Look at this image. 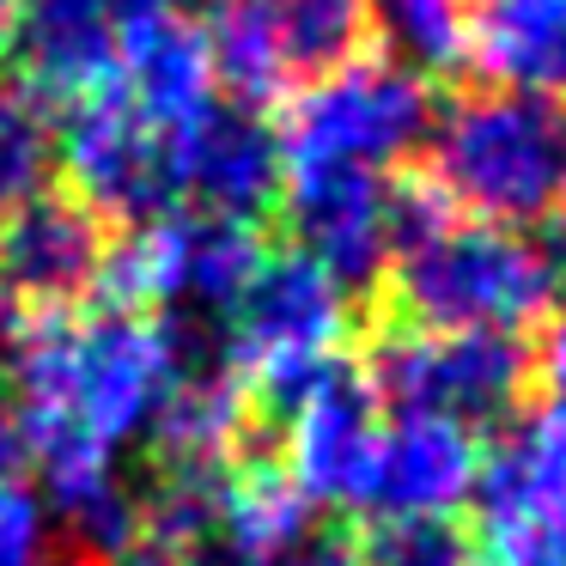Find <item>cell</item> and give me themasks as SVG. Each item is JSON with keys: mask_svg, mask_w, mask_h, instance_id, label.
Returning <instances> with one entry per match:
<instances>
[{"mask_svg": "<svg viewBox=\"0 0 566 566\" xmlns=\"http://www.w3.org/2000/svg\"><path fill=\"white\" fill-rule=\"evenodd\" d=\"M390 305L432 335H512L548 317L566 269L536 232L457 213L427 177L390 184Z\"/></svg>", "mask_w": 566, "mask_h": 566, "instance_id": "obj_1", "label": "cell"}, {"mask_svg": "<svg viewBox=\"0 0 566 566\" xmlns=\"http://www.w3.org/2000/svg\"><path fill=\"white\" fill-rule=\"evenodd\" d=\"M427 177L457 213L542 232L566 213V104L554 92L488 86L432 123Z\"/></svg>", "mask_w": 566, "mask_h": 566, "instance_id": "obj_2", "label": "cell"}, {"mask_svg": "<svg viewBox=\"0 0 566 566\" xmlns=\"http://www.w3.org/2000/svg\"><path fill=\"white\" fill-rule=\"evenodd\" d=\"M347 329H354L347 286L329 281L311 256L281 250L262 256L238 305L220 317V354L250 384L256 408H274L342 359Z\"/></svg>", "mask_w": 566, "mask_h": 566, "instance_id": "obj_3", "label": "cell"}, {"mask_svg": "<svg viewBox=\"0 0 566 566\" xmlns=\"http://www.w3.org/2000/svg\"><path fill=\"white\" fill-rule=\"evenodd\" d=\"M432 135V92L420 74L390 55H354L323 80L298 86L281 128L286 171L329 165V171H390Z\"/></svg>", "mask_w": 566, "mask_h": 566, "instance_id": "obj_4", "label": "cell"}, {"mask_svg": "<svg viewBox=\"0 0 566 566\" xmlns=\"http://www.w3.org/2000/svg\"><path fill=\"white\" fill-rule=\"evenodd\" d=\"M213 86L232 104H269L354 62L366 38V0H201L196 19Z\"/></svg>", "mask_w": 566, "mask_h": 566, "instance_id": "obj_5", "label": "cell"}, {"mask_svg": "<svg viewBox=\"0 0 566 566\" xmlns=\"http://www.w3.org/2000/svg\"><path fill=\"white\" fill-rule=\"evenodd\" d=\"M281 415V457L305 505H329V512L366 517L371 493H378V451L390 408L378 402L371 378L347 359L323 366L311 384H298L286 402H274Z\"/></svg>", "mask_w": 566, "mask_h": 566, "instance_id": "obj_6", "label": "cell"}, {"mask_svg": "<svg viewBox=\"0 0 566 566\" xmlns=\"http://www.w3.org/2000/svg\"><path fill=\"white\" fill-rule=\"evenodd\" d=\"M55 165L74 184V201H86L104 226L123 220L135 232L165 213H184L177 135L159 128L147 111H135L116 86L67 104V123L55 135Z\"/></svg>", "mask_w": 566, "mask_h": 566, "instance_id": "obj_7", "label": "cell"}, {"mask_svg": "<svg viewBox=\"0 0 566 566\" xmlns=\"http://www.w3.org/2000/svg\"><path fill=\"white\" fill-rule=\"evenodd\" d=\"M366 378L390 415H444L481 432L517 408L530 359L512 335H432L390 323L371 347Z\"/></svg>", "mask_w": 566, "mask_h": 566, "instance_id": "obj_8", "label": "cell"}, {"mask_svg": "<svg viewBox=\"0 0 566 566\" xmlns=\"http://www.w3.org/2000/svg\"><path fill=\"white\" fill-rule=\"evenodd\" d=\"M274 208L286 213L298 256H311L347 293L371 286L390 269V177L293 165Z\"/></svg>", "mask_w": 566, "mask_h": 566, "instance_id": "obj_9", "label": "cell"}, {"mask_svg": "<svg viewBox=\"0 0 566 566\" xmlns=\"http://www.w3.org/2000/svg\"><path fill=\"white\" fill-rule=\"evenodd\" d=\"M286 153L281 128L262 123L250 104H208L189 128H177V189L189 213L256 220L281 201Z\"/></svg>", "mask_w": 566, "mask_h": 566, "instance_id": "obj_10", "label": "cell"}, {"mask_svg": "<svg viewBox=\"0 0 566 566\" xmlns=\"http://www.w3.org/2000/svg\"><path fill=\"white\" fill-rule=\"evenodd\" d=\"M104 262L111 232L74 196H38L13 220H0V281L19 305L74 311L86 293H98Z\"/></svg>", "mask_w": 566, "mask_h": 566, "instance_id": "obj_11", "label": "cell"}, {"mask_svg": "<svg viewBox=\"0 0 566 566\" xmlns=\"http://www.w3.org/2000/svg\"><path fill=\"white\" fill-rule=\"evenodd\" d=\"M116 43L123 13L111 0H19L7 25V55L25 80V98L38 104H80L116 86Z\"/></svg>", "mask_w": 566, "mask_h": 566, "instance_id": "obj_12", "label": "cell"}, {"mask_svg": "<svg viewBox=\"0 0 566 566\" xmlns=\"http://www.w3.org/2000/svg\"><path fill=\"white\" fill-rule=\"evenodd\" d=\"M481 469H488V439L463 420L444 415H396L384 427L378 451V517H457L475 505Z\"/></svg>", "mask_w": 566, "mask_h": 566, "instance_id": "obj_13", "label": "cell"}, {"mask_svg": "<svg viewBox=\"0 0 566 566\" xmlns=\"http://www.w3.org/2000/svg\"><path fill=\"white\" fill-rule=\"evenodd\" d=\"M116 92L135 111H147L159 128H189L208 104H220L213 86V62L201 43L196 19H184L177 7L165 13L123 19V43H116Z\"/></svg>", "mask_w": 566, "mask_h": 566, "instance_id": "obj_14", "label": "cell"}, {"mask_svg": "<svg viewBox=\"0 0 566 566\" xmlns=\"http://www.w3.org/2000/svg\"><path fill=\"white\" fill-rule=\"evenodd\" d=\"M475 512L481 524L566 530V390L524 415L500 444H488Z\"/></svg>", "mask_w": 566, "mask_h": 566, "instance_id": "obj_15", "label": "cell"}, {"mask_svg": "<svg viewBox=\"0 0 566 566\" xmlns=\"http://www.w3.org/2000/svg\"><path fill=\"white\" fill-rule=\"evenodd\" d=\"M469 67L517 92L560 86L566 0H469Z\"/></svg>", "mask_w": 566, "mask_h": 566, "instance_id": "obj_16", "label": "cell"}, {"mask_svg": "<svg viewBox=\"0 0 566 566\" xmlns=\"http://www.w3.org/2000/svg\"><path fill=\"white\" fill-rule=\"evenodd\" d=\"M366 25L408 74H463L469 67V0H371Z\"/></svg>", "mask_w": 566, "mask_h": 566, "instance_id": "obj_17", "label": "cell"}, {"mask_svg": "<svg viewBox=\"0 0 566 566\" xmlns=\"http://www.w3.org/2000/svg\"><path fill=\"white\" fill-rule=\"evenodd\" d=\"M55 177V128L38 98L0 92V220H13L25 201L50 196Z\"/></svg>", "mask_w": 566, "mask_h": 566, "instance_id": "obj_18", "label": "cell"}, {"mask_svg": "<svg viewBox=\"0 0 566 566\" xmlns=\"http://www.w3.org/2000/svg\"><path fill=\"white\" fill-rule=\"evenodd\" d=\"M359 566H469V536L444 517H378L359 542Z\"/></svg>", "mask_w": 566, "mask_h": 566, "instance_id": "obj_19", "label": "cell"}, {"mask_svg": "<svg viewBox=\"0 0 566 566\" xmlns=\"http://www.w3.org/2000/svg\"><path fill=\"white\" fill-rule=\"evenodd\" d=\"M0 566H55L50 512L25 481H0Z\"/></svg>", "mask_w": 566, "mask_h": 566, "instance_id": "obj_20", "label": "cell"}, {"mask_svg": "<svg viewBox=\"0 0 566 566\" xmlns=\"http://www.w3.org/2000/svg\"><path fill=\"white\" fill-rule=\"evenodd\" d=\"M274 566H359V542L342 536V530H317V524H311Z\"/></svg>", "mask_w": 566, "mask_h": 566, "instance_id": "obj_21", "label": "cell"}, {"mask_svg": "<svg viewBox=\"0 0 566 566\" xmlns=\"http://www.w3.org/2000/svg\"><path fill=\"white\" fill-rule=\"evenodd\" d=\"M542 323H548V329H542V371L566 390V281H560V293H554V305Z\"/></svg>", "mask_w": 566, "mask_h": 566, "instance_id": "obj_22", "label": "cell"}, {"mask_svg": "<svg viewBox=\"0 0 566 566\" xmlns=\"http://www.w3.org/2000/svg\"><path fill=\"white\" fill-rule=\"evenodd\" d=\"M25 432H19V420H13V408L0 402V481H19L25 475Z\"/></svg>", "mask_w": 566, "mask_h": 566, "instance_id": "obj_23", "label": "cell"}, {"mask_svg": "<svg viewBox=\"0 0 566 566\" xmlns=\"http://www.w3.org/2000/svg\"><path fill=\"white\" fill-rule=\"evenodd\" d=\"M13 329H19V298L7 293V281H0V342H13Z\"/></svg>", "mask_w": 566, "mask_h": 566, "instance_id": "obj_24", "label": "cell"}, {"mask_svg": "<svg viewBox=\"0 0 566 566\" xmlns=\"http://www.w3.org/2000/svg\"><path fill=\"white\" fill-rule=\"evenodd\" d=\"M123 19H140V13H165V7H177V0H111Z\"/></svg>", "mask_w": 566, "mask_h": 566, "instance_id": "obj_25", "label": "cell"}, {"mask_svg": "<svg viewBox=\"0 0 566 566\" xmlns=\"http://www.w3.org/2000/svg\"><path fill=\"white\" fill-rule=\"evenodd\" d=\"M13 7L19 0H0V62H7V25H13Z\"/></svg>", "mask_w": 566, "mask_h": 566, "instance_id": "obj_26", "label": "cell"}, {"mask_svg": "<svg viewBox=\"0 0 566 566\" xmlns=\"http://www.w3.org/2000/svg\"><path fill=\"white\" fill-rule=\"evenodd\" d=\"M560 92H566V74H560Z\"/></svg>", "mask_w": 566, "mask_h": 566, "instance_id": "obj_27", "label": "cell"}]
</instances>
